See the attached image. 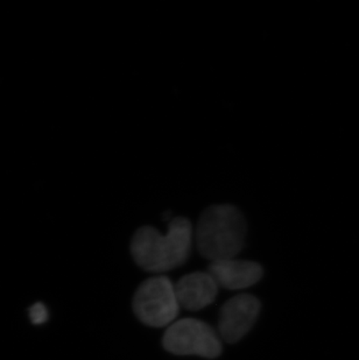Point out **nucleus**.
<instances>
[{"label": "nucleus", "mask_w": 359, "mask_h": 360, "mask_svg": "<svg viewBox=\"0 0 359 360\" xmlns=\"http://www.w3.org/2000/svg\"><path fill=\"white\" fill-rule=\"evenodd\" d=\"M211 276L217 285L229 290H241L256 285L263 276V267L248 260L225 259L213 262L209 266Z\"/></svg>", "instance_id": "nucleus-7"}, {"label": "nucleus", "mask_w": 359, "mask_h": 360, "mask_svg": "<svg viewBox=\"0 0 359 360\" xmlns=\"http://www.w3.org/2000/svg\"><path fill=\"white\" fill-rule=\"evenodd\" d=\"M165 350L177 356L214 359L222 352V342L209 324L196 319H183L168 326L163 335Z\"/></svg>", "instance_id": "nucleus-4"}, {"label": "nucleus", "mask_w": 359, "mask_h": 360, "mask_svg": "<svg viewBox=\"0 0 359 360\" xmlns=\"http://www.w3.org/2000/svg\"><path fill=\"white\" fill-rule=\"evenodd\" d=\"M174 287L180 308L189 311H199L210 306L218 295L220 288L209 272H195L184 276Z\"/></svg>", "instance_id": "nucleus-6"}, {"label": "nucleus", "mask_w": 359, "mask_h": 360, "mask_svg": "<svg viewBox=\"0 0 359 360\" xmlns=\"http://www.w3.org/2000/svg\"><path fill=\"white\" fill-rule=\"evenodd\" d=\"M180 309L175 287L167 276L146 280L133 297V311L137 317L153 328L172 326Z\"/></svg>", "instance_id": "nucleus-3"}, {"label": "nucleus", "mask_w": 359, "mask_h": 360, "mask_svg": "<svg viewBox=\"0 0 359 360\" xmlns=\"http://www.w3.org/2000/svg\"><path fill=\"white\" fill-rule=\"evenodd\" d=\"M193 225L187 218L177 217L168 225L166 235L151 226L140 228L131 243V253L144 271L163 273L187 262L193 243Z\"/></svg>", "instance_id": "nucleus-1"}, {"label": "nucleus", "mask_w": 359, "mask_h": 360, "mask_svg": "<svg viewBox=\"0 0 359 360\" xmlns=\"http://www.w3.org/2000/svg\"><path fill=\"white\" fill-rule=\"evenodd\" d=\"M259 311V300L250 294H241L229 300L220 309V338L230 344L239 342L251 330Z\"/></svg>", "instance_id": "nucleus-5"}, {"label": "nucleus", "mask_w": 359, "mask_h": 360, "mask_svg": "<svg viewBox=\"0 0 359 360\" xmlns=\"http://www.w3.org/2000/svg\"><path fill=\"white\" fill-rule=\"evenodd\" d=\"M30 316L34 324H42L48 319V311L42 303H35L30 310Z\"/></svg>", "instance_id": "nucleus-8"}, {"label": "nucleus", "mask_w": 359, "mask_h": 360, "mask_svg": "<svg viewBox=\"0 0 359 360\" xmlns=\"http://www.w3.org/2000/svg\"><path fill=\"white\" fill-rule=\"evenodd\" d=\"M245 238L246 221L230 204L208 207L195 232L197 250L211 262L236 258L244 248Z\"/></svg>", "instance_id": "nucleus-2"}]
</instances>
